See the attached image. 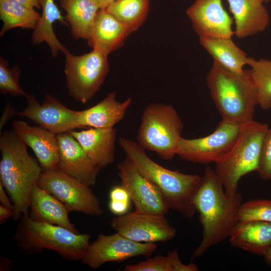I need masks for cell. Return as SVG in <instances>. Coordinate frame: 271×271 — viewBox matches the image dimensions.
Here are the masks:
<instances>
[{"label":"cell","instance_id":"6da1fadb","mask_svg":"<svg viewBox=\"0 0 271 271\" xmlns=\"http://www.w3.org/2000/svg\"><path fill=\"white\" fill-rule=\"evenodd\" d=\"M203 228L202 240L191 259L201 257L211 246L226 238L238 223L242 197L237 193L228 197L215 170L207 167L194 199Z\"/></svg>","mask_w":271,"mask_h":271},{"label":"cell","instance_id":"7a4b0ae2","mask_svg":"<svg viewBox=\"0 0 271 271\" xmlns=\"http://www.w3.org/2000/svg\"><path fill=\"white\" fill-rule=\"evenodd\" d=\"M0 151V182L12 200V217L17 220L29 215L31 192L43 171L13 130L1 134Z\"/></svg>","mask_w":271,"mask_h":271},{"label":"cell","instance_id":"3957f363","mask_svg":"<svg viewBox=\"0 0 271 271\" xmlns=\"http://www.w3.org/2000/svg\"><path fill=\"white\" fill-rule=\"evenodd\" d=\"M118 144L139 171L160 190L170 209L177 210L187 218L196 211L194 199L201 176L186 174L166 168L151 159L137 143L120 138Z\"/></svg>","mask_w":271,"mask_h":271},{"label":"cell","instance_id":"277c9868","mask_svg":"<svg viewBox=\"0 0 271 271\" xmlns=\"http://www.w3.org/2000/svg\"><path fill=\"white\" fill-rule=\"evenodd\" d=\"M206 83L222 120L241 125L254 120L258 98L249 69L237 74L213 61Z\"/></svg>","mask_w":271,"mask_h":271},{"label":"cell","instance_id":"5b68a950","mask_svg":"<svg viewBox=\"0 0 271 271\" xmlns=\"http://www.w3.org/2000/svg\"><path fill=\"white\" fill-rule=\"evenodd\" d=\"M15 237L19 247L26 253L49 249L71 261L82 259L91 238L89 234L75 233L61 226L38 221L29 215L22 216Z\"/></svg>","mask_w":271,"mask_h":271},{"label":"cell","instance_id":"8992f818","mask_svg":"<svg viewBox=\"0 0 271 271\" xmlns=\"http://www.w3.org/2000/svg\"><path fill=\"white\" fill-rule=\"evenodd\" d=\"M268 128L267 124L254 120L243 124L231 150L215 163V172L227 196L237 193L238 182L243 176L256 171L263 138Z\"/></svg>","mask_w":271,"mask_h":271},{"label":"cell","instance_id":"52a82bcc","mask_svg":"<svg viewBox=\"0 0 271 271\" xmlns=\"http://www.w3.org/2000/svg\"><path fill=\"white\" fill-rule=\"evenodd\" d=\"M183 123L174 107L151 103L144 108L137 133V143L145 150L171 161L176 155Z\"/></svg>","mask_w":271,"mask_h":271},{"label":"cell","instance_id":"ba28073f","mask_svg":"<svg viewBox=\"0 0 271 271\" xmlns=\"http://www.w3.org/2000/svg\"><path fill=\"white\" fill-rule=\"evenodd\" d=\"M64 55L68 93L73 99L85 104L98 91L109 72L108 55L95 49L81 55L69 51Z\"/></svg>","mask_w":271,"mask_h":271},{"label":"cell","instance_id":"9c48e42d","mask_svg":"<svg viewBox=\"0 0 271 271\" xmlns=\"http://www.w3.org/2000/svg\"><path fill=\"white\" fill-rule=\"evenodd\" d=\"M242 125L222 119L215 130L208 136L191 139L181 137L177 146L176 155L193 163H216L233 146Z\"/></svg>","mask_w":271,"mask_h":271},{"label":"cell","instance_id":"30bf717a","mask_svg":"<svg viewBox=\"0 0 271 271\" xmlns=\"http://www.w3.org/2000/svg\"><path fill=\"white\" fill-rule=\"evenodd\" d=\"M37 185L60 201L69 211L92 216L103 214L99 200L90 187L58 169L42 172Z\"/></svg>","mask_w":271,"mask_h":271},{"label":"cell","instance_id":"8fae6325","mask_svg":"<svg viewBox=\"0 0 271 271\" xmlns=\"http://www.w3.org/2000/svg\"><path fill=\"white\" fill-rule=\"evenodd\" d=\"M157 248L155 243L138 242L117 232L108 235L100 233L89 244L81 260L96 269L108 262H121L139 256L149 257Z\"/></svg>","mask_w":271,"mask_h":271},{"label":"cell","instance_id":"7c38bea8","mask_svg":"<svg viewBox=\"0 0 271 271\" xmlns=\"http://www.w3.org/2000/svg\"><path fill=\"white\" fill-rule=\"evenodd\" d=\"M121 185L129 194L137 212L165 215L170 208L160 190L143 175L126 157L117 164Z\"/></svg>","mask_w":271,"mask_h":271},{"label":"cell","instance_id":"4fadbf2b","mask_svg":"<svg viewBox=\"0 0 271 271\" xmlns=\"http://www.w3.org/2000/svg\"><path fill=\"white\" fill-rule=\"evenodd\" d=\"M110 226L116 232L142 243L168 241L177 234L165 215L136 211L113 218Z\"/></svg>","mask_w":271,"mask_h":271},{"label":"cell","instance_id":"5bb4252c","mask_svg":"<svg viewBox=\"0 0 271 271\" xmlns=\"http://www.w3.org/2000/svg\"><path fill=\"white\" fill-rule=\"evenodd\" d=\"M26 98V106L17 111L16 115L25 117L56 134L80 128L78 111L66 107L53 95L46 94L41 103L32 94H27Z\"/></svg>","mask_w":271,"mask_h":271},{"label":"cell","instance_id":"9a60e30c","mask_svg":"<svg viewBox=\"0 0 271 271\" xmlns=\"http://www.w3.org/2000/svg\"><path fill=\"white\" fill-rule=\"evenodd\" d=\"M192 27L200 38H232V18L222 0H195L186 10Z\"/></svg>","mask_w":271,"mask_h":271},{"label":"cell","instance_id":"2e32d148","mask_svg":"<svg viewBox=\"0 0 271 271\" xmlns=\"http://www.w3.org/2000/svg\"><path fill=\"white\" fill-rule=\"evenodd\" d=\"M59 146L58 169L90 187L95 185L100 168L87 156L69 132L57 134Z\"/></svg>","mask_w":271,"mask_h":271},{"label":"cell","instance_id":"e0dca14e","mask_svg":"<svg viewBox=\"0 0 271 271\" xmlns=\"http://www.w3.org/2000/svg\"><path fill=\"white\" fill-rule=\"evenodd\" d=\"M12 130L34 153L43 172L58 169L59 146L57 134L22 120L12 122Z\"/></svg>","mask_w":271,"mask_h":271},{"label":"cell","instance_id":"ac0fdd59","mask_svg":"<svg viewBox=\"0 0 271 271\" xmlns=\"http://www.w3.org/2000/svg\"><path fill=\"white\" fill-rule=\"evenodd\" d=\"M238 38L252 36L264 31L269 23L268 12L261 0H226Z\"/></svg>","mask_w":271,"mask_h":271},{"label":"cell","instance_id":"d6986e66","mask_svg":"<svg viewBox=\"0 0 271 271\" xmlns=\"http://www.w3.org/2000/svg\"><path fill=\"white\" fill-rule=\"evenodd\" d=\"M69 132L78 141L87 156L99 168L112 164L115 158L116 130L90 128Z\"/></svg>","mask_w":271,"mask_h":271},{"label":"cell","instance_id":"ffe728a7","mask_svg":"<svg viewBox=\"0 0 271 271\" xmlns=\"http://www.w3.org/2000/svg\"><path fill=\"white\" fill-rule=\"evenodd\" d=\"M129 97L122 102L116 100L115 92L108 93L95 105L78 111L77 122L80 127L108 128L120 121L132 103Z\"/></svg>","mask_w":271,"mask_h":271},{"label":"cell","instance_id":"44dd1931","mask_svg":"<svg viewBox=\"0 0 271 271\" xmlns=\"http://www.w3.org/2000/svg\"><path fill=\"white\" fill-rule=\"evenodd\" d=\"M130 34L127 27L106 9H100L87 43L92 49L108 55L122 46Z\"/></svg>","mask_w":271,"mask_h":271},{"label":"cell","instance_id":"7402d4cb","mask_svg":"<svg viewBox=\"0 0 271 271\" xmlns=\"http://www.w3.org/2000/svg\"><path fill=\"white\" fill-rule=\"evenodd\" d=\"M228 238L232 246L263 256L271 247V222H238Z\"/></svg>","mask_w":271,"mask_h":271},{"label":"cell","instance_id":"603a6c76","mask_svg":"<svg viewBox=\"0 0 271 271\" xmlns=\"http://www.w3.org/2000/svg\"><path fill=\"white\" fill-rule=\"evenodd\" d=\"M31 213L29 216L35 220L65 227L78 233L68 217L65 205L52 195L40 187L37 183L33 187L30 199Z\"/></svg>","mask_w":271,"mask_h":271},{"label":"cell","instance_id":"cb8c5ba5","mask_svg":"<svg viewBox=\"0 0 271 271\" xmlns=\"http://www.w3.org/2000/svg\"><path fill=\"white\" fill-rule=\"evenodd\" d=\"M42 9L40 18L31 36L34 45H40L45 42L49 46L51 55L56 58L59 51L64 54L69 50L60 42L54 32L53 24L56 21L63 25H68L64 17L56 4L54 0H40Z\"/></svg>","mask_w":271,"mask_h":271},{"label":"cell","instance_id":"d4e9b609","mask_svg":"<svg viewBox=\"0 0 271 271\" xmlns=\"http://www.w3.org/2000/svg\"><path fill=\"white\" fill-rule=\"evenodd\" d=\"M65 12L64 19L76 40L89 39L97 14L100 10L95 0H59Z\"/></svg>","mask_w":271,"mask_h":271},{"label":"cell","instance_id":"484cf974","mask_svg":"<svg viewBox=\"0 0 271 271\" xmlns=\"http://www.w3.org/2000/svg\"><path fill=\"white\" fill-rule=\"evenodd\" d=\"M200 44L214 61L226 70L237 74L244 72L248 57L229 38H199Z\"/></svg>","mask_w":271,"mask_h":271},{"label":"cell","instance_id":"4316f807","mask_svg":"<svg viewBox=\"0 0 271 271\" xmlns=\"http://www.w3.org/2000/svg\"><path fill=\"white\" fill-rule=\"evenodd\" d=\"M40 16L35 9L16 0H0V19L3 22L0 37L13 28L34 29Z\"/></svg>","mask_w":271,"mask_h":271},{"label":"cell","instance_id":"83f0119b","mask_svg":"<svg viewBox=\"0 0 271 271\" xmlns=\"http://www.w3.org/2000/svg\"><path fill=\"white\" fill-rule=\"evenodd\" d=\"M105 9L131 33L145 21L149 11V0H115Z\"/></svg>","mask_w":271,"mask_h":271},{"label":"cell","instance_id":"f1b7e54d","mask_svg":"<svg viewBox=\"0 0 271 271\" xmlns=\"http://www.w3.org/2000/svg\"><path fill=\"white\" fill-rule=\"evenodd\" d=\"M247 65L257 90L258 105L268 110L271 108V60L248 57Z\"/></svg>","mask_w":271,"mask_h":271},{"label":"cell","instance_id":"f546056e","mask_svg":"<svg viewBox=\"0 0 271 271\" xmlns=\"http://www.w3.org/2000/svg\"><path fill=\"white\" fill-rule=\"evenodd\" d=\"M8 61L3 57L0 58V93L14 96H23L27 93L19 83L21 70L18 65L9 68Z\"/></svg>","mask_w":271,"mask_h":271},{"label":"cell","instance_id":"4dcf8cb0","mask_svg":"<svg viewBox=\"0 0 271 271\" xmlns=\"http://www.w3.org/2000/svg\"><path fill=\"white\" fill-rule=\"evenodd\" d=\"M238 219L239 222H271V199H257L242 202L239 209Z\"/></svg>","mask_w":271,"mask_h":271},{"label":"cell","instance_id":"1f68e13d","mask_svg":"<svg viewBox=\"0 0 271 271\" xmlns=\"http://www.w3.org/2000/svg\"><path fill=\"white\" fill-rule=\"evenodd\" d=\"M124 271H173L171 251L167 256L158 255L136 264L125 266Z\"/></svg>","mask_w":271,"mask_h":271},{"label":"cell","instance_id":"d6a6232c","mask_svg":"<svg viewBox=\"0 0 271 271\" xmlns=\"http://www.w3.org/2000/svg\"><path fill=\"white\" fill-rule=\"evenodd\" d=\"M256 172L261 179H271V127L263 138Z\"/></svg>","mask_w":271,"mask_h":271},{"label":"cell","instance_id":"836d02e7","mask_svg":"<svg viewBox=\"0 0 271 271\" xmlns=\"http://www.w3.org/2000/svg\"><path fill=\"white\" fill-rule=\"evenodd\" d=\"M130 201L110 200L109 203L110 211L114 214L120 216L128 213Z\"/></svg>","mask_w":271,"mask_h":271},{"label":"cell","instance_id":"e575fe53","mask_svg":"<svg viewBox=\"0 0 271 271\" xmlns=\"http://www.w3.org/2000/svg\"><path fill=\"white\" fill-rule=\"evenodd\" d=\"M16 110L11 103H8L3 109L0 119V131L7 124L8 120L14 115H16Z\"/></svg>","mask_w":271,"mask_h":271},{"label":"cell","instance_id":"d590c367","mask_svg":"<svg viewBox=\"0 0 271 271\" xmlns=\"http://www.w3.org/2000/svg\"><path fill=\"white\" fill-rule=\"evenodd\" d=\"M0 202L1 205L13 211H14V204H12L4 190V187L0 182Z\"/></svg>","mask_w":271,"mask_h":271},{"label":"cell","instance_id":"8d00e7d4","mask_svg":"<svg viewBox=\"0 0 271 271\" xmlns=\"http://www.w3.org/2000/svg\"><path fill=\"white\" fill-rule=\"evenodd\" d=\"M13 211L2 205H0V222L4 223L9 218L13 216Z\"/></svg>","mask_w":271,"mask_h":271},{"label":"cell","instance_id":"74e56055","mask_svg":"<svg viewBox=\"0 0 271 271\" xmlns=\"http://www.w3.org/2000/svg\"><path fill=\"white\" fill-rule=\"evenodd\" d=\"M22 4L30 8L37 9L41 8L40 0H16Z\"/></svg>","mask_w":271,"mask_h":271},{"label":"cell","instance_id":"f35d334b","mask_svg":"<svg viewBox=\"0 0 271 271\" xmlns=\"http://www.w3.org/2000/svg\"><path fill=\"white\" fill-rule=\"evenodd\" d=\"M100 9H105L115 0H95Z\"/></svg>","mask_w":271,"mask_h":271},{"label":"cell","instance_id":"ab89813d","mask_svg":"<svg viewBox=\"0 0 271 271\" xmlns=\"http://www.w3.org/2000/svg\"><path fill=\"white\" fill-rule=\"evenodd\" d=\"M266 262L271 265V247L267 250L265 254L263 256Z\"/></svg>","mask_w":271,"mask_h":271},{"label":"cell","instance_id":"60d3db41","mask_svg":"<svg viewBox=\"0 0 271 271\" xmlns=\"http://www.w3.org/2000/svg\"><path fill=\"white\" fill-rule=\"evenodd\" d=\"M261 1H262L263 3H268L271 1V0H261Z\"/></svg>","mask_w":271,"mask_h":271}]
</instances>
